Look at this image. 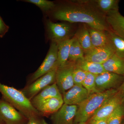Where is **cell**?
I'll list each match as a JSON object with an SVG mask.
<instances>
[{"label":"cell","mask_w":124,"mask_h":124,"mask_svg":"<svg viewBox=\"0 0 124 124\" xmlns=\"http://www.w3.org/2000/svg\"><path fill=\"white\" fill-rule=\"evenodd\" d=\"M53 16L57 20L70 23H82L98 30H110L106 15L95 8L90 0L71 1L55 10Z\"/></svg>","instance_id":"cell-1"},{"label":"cell","mask_w":124,"mask_h":124,"mask_svg":"<svg viewBox=\"0 0 124 124\" xmlns=\"http://www.w3.org/2000/svg\"><path fill=\"white\" fill-rule=\"evenodd\" d=\"M117 92V89H112L89 95L85 100L78 106L74 124L79 122H87L104 102Z\"/></svg>","instance_id":"cell-2"},{"label":"cell","mask_w":124,"mask_h":124,"mask_svg":"<svg viewBox=\"0 0 124 124\" xmlns=\"http://www.w3.org/2000/svg\"><path fill=\"white\" fill-rule=\"evenodd\" d=\"M0 93L5 101L19 111L27 119L40 114L22 91L0 82Z\"/></svg>","instance_id":"cell-3"},{"label":"cell","mask_w":124,"mask_h":124,"mask_svg":"<svg viewBox=\"0 0 124 124\" xmlns=\"http://www.w3.org/2000/svg\"><path fill=\"white\" fill-rule=\"evenodd\" d=\"M57 69L58 68H55L41 77L34 82L27 85L21 91L31 101L44 89L55 83Z\"/></svg>","instance_id":"cell-4"},{"label":"cell","mask_w":124,"mask_h":124,"mask_svg":"<svg viewBox=\"0 0 124 124\" xmlns=\"http://www.w3.org/2000/svg\"><path fill=\"white\" fill-rule=\"evenodd\" d=\"M75 62L68 61L63 66L58 68L55 83L61 93L64 94L75 85L73 78Z\"/></svg>","instance_id":"cell-5"},{"label":"cell","mask_w":124,"mask_h":124,"mask_svg":"<svg viewBox=\"0 0 124 124\" xmlns=\"http://www.w3.org/2000/svg\"><path fill=\"white\" fill-rule=\"evenodd\" d=\"M58 45L52 42L49 49L45 58L38 69L33 73L30 78V84L58 68Z\"/></svg>","instance_id":"cell-6"},{"label":"cell","mask_w":124,"mask_h":124,"mask_svg":"<svg viewBox=\"0 0 124 124\" xmlns=\"http://www.w3.org/2000/svg\"><path fill=\"white\" fill-rule=\"evenodd\" d=\"M124 80V76L106 71L96 76V89L98 93H101L112 89L118 88Z\"/></svg>","instance_id":"cell-7"},{"label":"cell","mask_w":124,"mask_h":124,"mask_svg":"<svg viewBox=\"0 0 124 124\" xmlns=\"http://www.w3.org/2000/svg\"><path fill=\"white\" fill-rule=\"evenodd\" d=\"M47 28L49 38L52 42L57 44L72 38V29L70 24L67 23H54L48 21Z\"/></svg>","instance_id":"cell-8"},{"label":"cell","mask_w":124,"mask_h":124,"mask_svg":"<svg viewBox=\"0 0 124 124\" xmlns=\"http://www.w3.org/2000/svg\"><path fill=\"white\" fill-rule=\"evenodd\" d=\"M5 100L0 99V119L6 124H23L25 116Z\"/></svg>","instance_id":"cell-9"},{"label":"cell","mask_w":124,"mask_h":124,"mask_svg":"<svg viewBox=\"0 0 124 124\" xmlns=\"http://www.w3.org/2000/svg\"><path fill=\"white\" fill-rule=\"evenodd\" d=\"M123 99L122 95L117 92L104 102L90 119L98 120L107 119L122 104Z\"/></svg>","instance_id":"cell-10"},{"label":"cell","mask_w":124,"mask_h":124,"mask_svg":"<svg viewBox=\"0 0 124 124\" xmlns=\"http://www.w3.org/2000/svg\"><path fill=\"white\" fill-rule=\"evenodd\" d=\"M78 109L76 105L64 103L59 110L52 114L51 120L53 124H74Z\"/></svg>","instance_id":"cell-11"},{"label":"cell","mask_w":124,"mask_h":124,"mask_svg":"<svg viewBox=\"0 0 124 124\" xmlns=\"http://www.w3.org/2000/svg\"><path fill=\"white\" fill-rule=\"evenodd\" d=\"M115 54V50L111 43L106 46L94 48L88 53L85 55L84 59L89 62L103 64Z\"/></svg>","instance_id":"cell-12"},{"label":"cell","mask_w":124,"mask_h":124,"mask_svg":"<svg viewBox=\"0 0 124 124\" xmlns=\"http://www.w3.org/2000/svg\"><path fill=\"white\" fill-rule=\"evenodd\" d=\"M64 103L68 105L78 106L89 95L87 90L82 85H74L63 94Z\"/></svg>","instance_id":"cell-13"},{"label":"cell","mask_w":124,"mask_h":124,"mask_svg":"<svg viewBox=\"0 0 124 124\" xmlns=\"http://www.w3.org/2000/svg\"><path fill=\"white\" fill-rule=\"evenodd\" d=\"M110 30L124 39V17L119 10L110 11L106 15Z\"/></svg>","instance_id":"cell-14"},{"label":"cell","mask_w":124,"mask_h":124,"mask_svg":"<svg viewBox=\"0 0 124 124\" xmlns=\"http://www.w3.org/2000/svg\"><path fill=\"white\" fill-rule=\"evenodd\" d=\"M54 97H62L55 82L38 93L31 100V102L36 108L45 100Z\"/></svg>","instance_id":"cell-15"},{"label":"cell","mask_w":124,"mask_h":124,"mask_svg":"<svg viewBox=\"0 0 124 124\" xmlns=\"http://www.w3.org/2000/svg\"><path fill=\"white\" fill-rule=\"evenodd\" d=\"M64 104L62 97H54L47 99L36 107L38 111L44 115L53 114Z\"/></svg>","instance_id":"cell-16"},{"label":"cell","mask_w":124,"mask_h":124,"mask_svg":"<svg viewBox=\"0 0 124 124\" xmlns=\"http://www.w3.org/2000/svg\"><path fill=\"white\" fill-rule=\"evenodd\" d=\"M74 37L78 41L84 50L85 55L93 49L87 26L83 24L75 33Z\"/></svg>","instance_id":"cell-17"},{"label":"cell","mask_w":124,"mask_h":124,"mask_svg":"<svg viewBox=\"0 0 124 124\" xmlns=\"http://www.w3.org/2000/svg\"><path fill=\"white\" fill-rule=\"evenodd\" d=\"M87 26L93 48L106 46L111 43L106 31H101Z\"/></svg>","instance_id":"cell-18"},{"label":"cell","mask_w":124,"mask_h":124,"mask_svg":"<svg viewBox=\"0 0 124 124\" xmlns=\"http://www.w3.org/2000/svg\"><path fill=\"white\" fill-rule=\"evenodd\" d=\"M107 71L124 76V59L114 54L102 64Z\"/></svg>","instance_id":"cell-19"},{"label":"cell","mask_w":124,"mask_h":124,"mask_svg":"<svg viewBox=\"0 0 124 124\" xmlns=\"http://www.w3.org/2000/svg\"><path fill=\"white\" fill-rule=\"evenodd\" d=\"M74 37L58 43V68L63 66L69 61V51Z\"/></svg>","instance_id":"cell-20"},{"label":"cell","mask_w":124,"mask_h":124,"mask_svg":"<svg viewBox=\"0 0 124 124\" xmlns=\"http://www.w3.org/2000/svg\"><path fill=\"white\" fill-rule=\"evenodd\" d=\"M75 63L76 67L96 76L107 71L102 64L89 62L85 59L84 58L77 60Z\"/></svg>","instance_id":"cell-21"},{"label":"cell","mask_w":124,"mask_h":124,"mask_svg":"<svg viewBox=\"0 0 124 124\" xmlns=\"http://www.w3.org/2000/svg\"><path fill=\"white\" fill-rule=\"evenodd\" d=\"M92 5L99 11L106 15L110 11L119 10L118 0H90Z\"/></svg>","instance_id":"cell-22"},{"label":"cell","mask_w":124,"mask_h":124,"mask_svg":"<svg viewBox=\"0 0 124 124\" xmlns=\"http://www.w3.org/2000/svg\"><path fill=\"white\" fill-rule=\"evenodd\" d=\"M106 32L115 49V54L124 59V39L110 30Z\"/></svg>","instance_id":"cell-23"},{"label":"cell","mask_w":124,"mask_h":124,"mask_svg":"<svg viewBox=\"0 0 124 124\" xmlns=\"http://www.w3.org/2000/svg\"><path fill=\"white\" fill-rule=\"evenodd\" d=\"M69 51V61L75 62L84 58L85 53L77 39L74 36Z\"/></svg>","instance_id":"cell-24"},{"label":"cell","mask_w":124,"mask_h":124,"mask_svg":"<svg viewBox=\"0 0 124 124\" xmlns=\"http://www.w3.org/2000/svg\"><path fill=\"white\" fill-rule=\"evenodd\" d=\"M96 75L87 72L86 78L82 84V85L88 91L89 95L94 93H99L95 85Z\"/></svg>","instance_id":"cell-25"},{"label":"cell","mask_w":124,"mask_h":124,"mask_svg":"<svg viewBox=\"0 0 124 124\" xmlns=\"http://www.w3.org/2000/svg\"><path fill=\"white\" fill-rule=\"evenodd\" d=\"M124 116V105L121 104L108 119V124H121Z\"/></svg>","instance_id":"cell-26"},{"label":"cell","mask_w":124,"mask_h":124,"mask_svg":"<svg viewBox=\"0 0 124 124\" xmlns=\"http://www.w3.org/2000/svg\"><path fill=\"white\" fill-rule=\"evenodd\" d=\"M24 1L34 4L45 11L53 9L55 7V5L53 2L47 0H26Z\"/></svg>","instance_id":"cell-27"},{"label":"cell","mask_w":124,"mask_h":124,"mask_svg":"<svg viewBox=\"0 0 124 124\" xmlns=\"http://www.w3.org/2000/svg\"><path fill=\"white\" fill-rule=\"evenodd\" d=\"M87 72L82 69L75 67L73 73V78L75 85H82L86 78Z\"/></svg>","instance_id":"cell-28"},{"label":"cell","mask_w":124,"mask_h":124,"mask_svg":"<svg viewBox=\"0 0 124 124\" xmlns=\"http://www.w3.org/2000/svg\"><path fill=\"white\" fill-rule=\"evenodd\" d=\"M9 27L5 23L2 18L0 16V37H4L9 31Z\"/></svg>","instance_id":"cell-29"},{"label":"cell","mask_w":124,"mask_h":124,"mask_svg":"<svg viewBox=\"0 0 124 124\" xmlns=\"http://www.w3.org/2000/svg\"><path fill=\"white\" fill-rule=\"evenodd\" d=\"M38 116H35L29 118L26 124H48L43 119H41Z\"/></svg>","instance_id":"cell-30"},{"label":"cell","mask_w":124,"mask_h":124,"mask_svg":"<svg viewBox=\"0 0 124 124\" xmlns=\"http://www.w3.org/2000/svg\"><path fill=\"white\" fill-rule=\"evenodd\" d=\"M108 119L98 120H89V124H108Z\"/></svg>","instance_id":"cell-31"},{"label":"cell","mask_w":124,"mask_h":124,"mask_svg":"<svg viewBox=\"0 0 124 124\" xmlns=\"http://www.w3.org/2000/svg\"><path fill=\"white\" fill-rule=\"evenodd\" d=\"M118 92L124 98V80L122 85L117 89Z\"/></svg>","instance_id":"cell-32"},{"label":"cell","mask_w":124,"mask_h":124,"mask_svg":"<svg viewBox=\"0 0 124 124\" xmlns=\"http://www.w3.org/2000/svg\"><path fill=\"white\" fill-rule=\"evenodd\" d=\"M86 124V122H81L79 123H77V124Z\"/></svg>","instance_id":"cell-33"},{"label":"cell","mask_w":124,"mask_h":124,"mask_svg":"<svg viewBox=\"0 0 124 124\" xmlns=\"http://www.w3.org/2000/svg\"><path fill=\"white\" fill-rule=\"evenodd\" d=\"M3 123H4V122L0 119V124H3Z\"/></svg>","instance_id":"cell-34"},{"label":"cell","mask_w":124,"mask_h":124,"mask_svg":"<svg viewBox=\"0 0 124 124\" xmlns=\"http://www.w3.org/2000/svg\"><path fill=\"white\" fill-rule=\"evenodd\" d=\"M122 103L124 105V98L123 99V102H122Z\"/></svg>","instance_id":"cell-35"}]
</instances>
